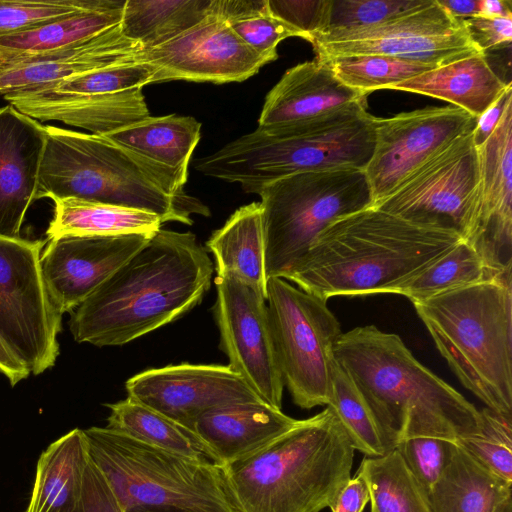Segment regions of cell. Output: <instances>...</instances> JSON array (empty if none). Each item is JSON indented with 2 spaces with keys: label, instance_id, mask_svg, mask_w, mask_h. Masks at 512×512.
I'll return each mask as SVG.
<instances>
[{
  "label": "cell",
  "instance_id": "1",
  "mask_svg": "<svg viewBox=\"0 0 512 512\" xmlns=\"http://www.w3.org/2000/svg\"><path fill=\"white\" fill-rule=\"evenodd\" d=\"M213 271L195 234L160 228L70 312V332L78 343L127 344L197 306Z\"/></svg>",
  "mask_w": 512,
  "mask_h": 512
},
{
  "label": "cell",
  "instance_id": "2",
  "mask_svg": "<svg viewBox=\"0 0 512 512\" xmlns=\"http://www.w3.org/2000/svg\"><path fill=\"white\" fill-rule=\"evenodd\" d=\"M461 240L456 232L415 224L372 206L324 228L283 279L325 300L391 294Z\"/></svg>",
  "mask_w": 512,
  "mask_h": 512
},
{
  "label": "cell",
  "instance_id": "3",
  "mask_svg": "<svg viewBox=\"0 0 512 512\" xmlns=\"http://www.w3.org/2000/svg\"><path fill=\"white\" fill-rule=\"evenodd\" d=\"M333 356L369 405L389 451L413 437L456 441L480 429V410L421 364L397 334L356 327L341 333Z\"/></svg>",
  "mask_w": 512,
  "mask_h": 512
},
{
  "label": "cell",
  "instance_id": "4",
  "mask_svg": "<svg viewBox=\"0 0 512 512\" xmlns=\"http://www.w3.org/2000/svg\"><path fill=\"white\" fill-rule=\"evenodd\" d=\"M35 200L79 198L157 215L162 223H193L209 216L187 194L188 176L142 156L103 135L45 125Z\"/></svg>",
  "mask_w": 512,
  "mask_h": 512
},
{
  "label": "cell",
  "instance_id": "5",
  "mask_svg": "<svg viewBox=\"0 0 512 512\" xmlns=\"http://www.w3.org/2000/svg\"><path fill=\"white\" fill-rule=\"evenodd\" d=\"M354 451L327 406L223 469L240 512H320L351 478Z\"/></svg>",
  "mask_w": 512,
  "mask_h": 512
},
{
  "label": "cell",
  "instance_id": "6",
  "mask_svg": "<svg viewBox=\"0 0 512 512\" xmlns=\"http://www.w3.org/2000/svg\"><path fill=\"white\" fill-rule=\"evenodd\" d=\"M374 145V116L363 100L308 121L258 126L199 158L195 169L256 194L264 185L297 173L365 170Z\"/></svg>",
  "mask_w": 512,
  "mask_h": 512
},
{
  "label": "cell",
  "instance_id": "7",
  "mask_svg": "<svg viewBox=\"0 0 512 512\" xmlns=\"http://www.w3.org/2000/svg\"><path fill=\"white\" fill-rule=\"evenodd\" d=\"M413 305L460 382L512 416V269Z\"/></svg>",
  "mask_w": 512,
  "mask_h": 512
},
{
  "label": "cell",
  "instance_id": "8",
  "mask_svg": "<svg viewBox=\"0 0 512 512\" xmlns=\"http://www.w3.org/2000/svg\"><path fill=\"white\" fill-rule=\"evenodd\" d=\"M89 458L124 510L168 505L190 512H240L222 466L198 462L108 427L83 430Z\"/></svg>",
  "mask_w": 512,
  "mask_h": 512
},
{
  "label": "cell",
  "instance_id": "9",
  "mask_svg": "<svg viewBox=\"0 0 512 512\" xmlns=\"http://www.w3.org/2000/svg\"><path fill=\"white\" fill-rule=\"evenodd\" d=\"M256 194L261 199L267 278H283L329 224L374 205L365 171L355 168L289 175Z\"/></svg>",
  "mask_w": 512,
  "mask_h": 512
},
{
  "label": "cell",
  "instance_id": "10",
  "mask_svg": "<svg viewBox=\"0 0 512 512\" xmlns=\"http://www.w3.org/2000/svg\"><path fill=\"white\" fill-rule=\"evenodd\" d=\"M266 302L283 384L293 402L302 409L328 405L333 346L342 332L327 300L271 277Z\"/></svg>",
  "mask_w": 512,
  "mask_h": 512
},
{
  "label": "cell",
  "instance_id": "11",
  "mask_svg": "<svg viewBox=\"0 0 512 512\" xmlns=\"http://www.w3.org/2000/svg\"><path fill=\"white\" fill-rule=\"evenodd\" d=\"M46 243L0 236V335L33 375L54 366L59 355L62 315L49 297L40 262Z\"/></svg>",
  "mask_w": 512,
  "mask_h": 512
},
{
  "label": "cell",
  "instance_id": "12",
  "mask_svg": "<svg viewBox=\"0 0 512 512\" xmlns=\"http://www.w3.org/2000/svg\"><path fill=\"white\" fill-rule=\"evenodd\" d=\"M473 129L428 160L374 207L415 224L456 232L466 240L474 227L481 196Z\"/></svg>",
  "mask_w": 512,
  "mask_h": 512
},
{
  "label": "cell",
  "instance_id": "13",
  "mask_svg": "<svg viewBox=\"0 0 512 512\" xmlns=\"http://www.w3.org/2000/svg\"><path fill=\"white\" fill-rule=\"evenodd\" d=\"M310 43L315 58L322 60L377 54L435 67L482 53L437 0L379 26L321 32Z\"/></svg>",
  "mask_w": 512,
  "mask_h": 512
},
{
  "label": "cell",
  "instance_id": "14",
  "mask_svg": "<svg viewBox=\"0 0 512 512\" xmlns=\"http://www.w3.org/2000/svg\"><path fill=\"white\" fill-rule=\"evenodd\" d=\"M213 315L228 366L265 403L281 409L284 384L266 300L232 276H216Z\"/></svg>",
  "mask_w": 512,
  "mask_h": 512
},
{
  "label": "cell",
  "instance_id": "15",
  "mask_svg": "<svg viewBox=\"0 0 512 512\" xmlns=\"http://www.w3.org/2000/svg\"><path fill=\"white\" fill-rule=\"evenodd\" d=\"M476 123V117L453 105L374 117L375 145L364 170L374 205Z\"/></svg>",
  "mask_w": 512,
  "mask_h": 512
},
{
  "label": "cell",
  "instance_id": "16",
  "mask_svg": "<svg viewBox=\"0 0 512 512\" xmlns=\"http://www.w3.org/2000/svg\"><path fill=\"white\" fill-rule=\"evenodd\" d=\"M135 61L155 69L151 83L171 80L241 82L268 64L212 12L170 41L142 48L135 54Z\"/></svg>",
  "mask_w": 512,
  "mask_h": 512
},
{
  "label": "cell",
  "instance_id": "17",
  "mask_svg": "<svg viewBox=\"0 0 512 512\" xmlns=\"http://www.w3.org/2000/svg\"><path fill=\"white\" fill-rule=\"evenodd\" d=\"M125 388L127 397L191 431L195 421L209 410L263 402L228 365L170 364L132 376Z\"/></svg>",
  "mask_w": 512,
  "mask_h": 512
},
{
  "label": "cell",
  "instance_id": "18",
  "mask_svg": "<svg viewBox=\"0 0 512 512\" xmlns=\"http://www.w3.org/2000/svg\"><path fill=\"white\" fill-rule=\"evenodd\" d=\"M153 233L63 235L47 240L41 253V270L56 310L61 315L73 311Z\"/></svg>",
  "mask_w": 512,
  "mask_h": 512
},
{
  "label": "cell",
  "instance_id": "19",
  "mask_svg": "<svg viewBox=\"0 0 512 512\" xmlns=\"http://www.w3.org/2000/svg\"><path fill=\"white\" fill-rule=\"evenodd\" d=\"M142 46L126 38L120 24L79 43L43 52L3 49L0 95L23 92L121 63L135 61Z\"/></svg>",
  "mask_w": 512,
  "mask_h": 512
},
{
  "label": "cell",
  "instance_id": "20",
  "mask_svg": "<svg viewBox=\"0 0 512 512\" xmlns=\"http://www.w3.org/2000/svg\"><path fill=\"white\" fill-rule=\"evenodd\" d=\"M481 196L471 234L465 240L493 269L512 267V103L490 137L477 147Z\"/></svg>",
  "mask_w": 512,
  "mask_h": 512
},
{
  "label": "cell",
  "instance_id": "21",
  "mask_svg": "<svg viewBox=\"0 0 512 512\" xmlns=\"http://www.w3.org/2000/svg\"><path fill=\"white\" fill-rule=\"evenodd\" d=\"M45 142L40 121L11 104L0 107V236L20 237L35 201Z\"/></svg>",
  "mask_w": 512,
  "mask_h": 512
},
{
  "label": "cell",
  "instance_id": "22",
  "mask_svg": "<svg viewBox=\"0 0 512 512\" xmlns=\"http://www.w3.org/2000/svg\"><path fill=\"white\" fill-rule=\"evenodd\" d=\"M363 100L367 95L343 84L327 60L315 58L288 69L268 92L258 126L308 121Z\"/></svg>",
  "mask_w": 512,
  "mask_h": 512
},
{
  "label": "cell",
  "instance_id": "23",
  "mask_svg": "<svg viewBox=\"0 0 512 512\" xmlns=\"http://www.w3.org/2000/svg\"><path fill=\"white\" fill-rule=\"evenodd\" d=\"M296 422L265 402H245L205 412L193 432L223 467L265 447Z\"/></svg>",
  "mask_w": 512,
  "mask_h": 512
},
{
  "label": "cell",
  "instance_id": "24",
  "mask_svg": "<svg viewBox=\"0 0 512 512\" xmlns=\"http://www.w3.org/2000/svg\"><path fill=\"white\" fill-rule=\"evenodd\" d=\"M3 97L40 122L57 121L97 135H106L150 116L142 89L58 100H35L15 93Z\"/></svg>",
  "mask_w": 512,
  "mask_h": 512
},
{
  "label": "cell",
  "instance_id": "25",
  "mask_svg": "<svg viewBox=\"0 0 512 512\" xmlns=\"http://www.w3.org/2000/svg\"><path fill=\"white\" fill-rule=\"evenodd\" d=\"M512 86L490 66L487 54L478 53L436 67L389 89L422 94L449 102L478 118Z\"/></svg>",
  "mask_w": 512,
  "mask_h": 512
},
{
  "label": "cell",
  "instance_id": "26",
  "mask_svg": "<svg viewBox=\"0 0 512 512\" xmlns=\"http://www.w3.org/2000/svg\"><path fill=\"white\" fill-rule=\"evenodd\" d=\"M511 487L456 444L427 496L431 512H512Z\"/></svg>",
  "mask_w": 512,
  "mask_h": 512
},
{
  "label": "cell",
  "instance_id": "27",
  "mask_svg": "<svg viewBox=\"0 0 512 512\" xmlns=\"http://www.w3.org/2000/svg\"><path fill=\"white\" fill-rule=\"evenodd\" d=\"M89 460L83 430L73 429L40 455L26 512H75Z\"/></svg>",
  "mask_w": 512,
  "mask_h": 512
},
{
  "label": "cell",
  "instance_id": "28",
  "mask_svg": "<svg viewBox=\"0 0 512 512\" xmlns=\"http://www.w3.org/2000/svg\"><path fill=\"white\" fill-rule=\"evenodd\" d=\"M213 254L216 276H232L266 300L264 234L259 202L237 209L206 242Z\"/></svg>",
  "mask_w": 512,
  "mask_h": 512
},
{
  "label": "cell",
  "instance_id": "29",
  "mask_svg": "<svg viewBox=\"0 0 512 512\" xmlns=\"http://www.w3.org/2000/svg\"><path fill=\"white\" fill-rule=\"evenodd\" d=\"M201 135V123L190 116H148L106 135L120 145L188 176Z\"/></svg>",
  "mask_w": 512,
  "mask_h": 512
},
{
  "label": "cell",
  "instance_id": "30",
  "mask_svg": "<svg viewBox=\"0 0 512 512\" xmlns=\"http://www.w3.org/2000/svg\"><path fill=\"white\" fill-rule=\"evenodd\" d=\"M53 217L46 235H118L152 233L161 219L152 213L79 198L54 199Z\"/></svg>",
  "mask_w": 512,
  "mask_h": 512
},
{
  "label": "cell",
  "instance_id": "31",
  "mask_svg": "<svg viewBox=\"0 0 512 512\" xmlns=\"http://www.w3.org/2000/svg\"><path fill=\"white\" fill-rule=\"evenodd\" d=\"M106 406L110 409L106 427L189 459L220 465L215 455L193 431L157 411L129 397Z\"/></svg>",
  "mask_w": 512,
  "mask_h": 512
},
{
  "label": "cell",
  "instance_id": "32",
  "mask_svg": "<svg viewBox=\"0 0 512 512\" xmlns=\"http://www.w3.org/2000/svg\"><path fill=\"white\" fill-rule=\"evenodd\" d=\"M212 0H126L122 34L142 48L161 45L211 14Z\"/></svg>",
  "mask_w": 512,
  "mask_h": 512
},
{
  "label": "cell",
  "instance_id": "33",
  "mask_svg": "<svg viewBox=\"0 0 512 512\" xmlns=\"http://www.w3.org/2000/svg\"><path fill=\"white\" fill-rule=\"evenodd\" d=\"M356 475L367 485L371 512H431L426 491L396 448L365 457Z\"/></svg>",
  "mask_w": 512,
  "mask_h": 512
},
{
  "label": "cell",
  "instance_id": "34",
  "mask_svg": "<svg viewBox=\"0 0 512 512\" xmlns=\"http://www.w3.org/2000/svg\"><path fill=\"white\" fill-rule=\"evenodd\" d=\"M511 269L491 268L471 244L461 240L426 269L396 287L391 294L403 295L415 303L494 278Z\"/></svg>",
  "mask_w": 512,
  "mask_h": 512
},
{
  "label": "cell",
  "instance_id": "35",
  "mask_svg": "<svg viewBox=\"0 0 512 512\" xmlns=\"http://www.w3.org/2000/svg\"><path fill=\"white\" fill-rule=\"evenodd\" d=\"M126 0H112L103 8L64 17L40 27L0 37V48L17 52H43L92 38L121 23Z\"/></svg>",
  "mask_w": 512,
  "mask_h": 512
},
{
  "label": "cell",
  "instance_id": "36",
  "mask_svg": "<svg viewBox=\"0 0 512 512\" xmlns=\"http://www.w3.org/2000/svg\"><path fill=\"white\" fill-rule=\"evenodd\" d=\"M212 13L268 63L278 58V44L297 32L269 11L267 0H212Z\"/></svg>",
  "mask_w": 512,
  "mask_h": 512
},
{
  "label": "cell",
  "instance_id": "37",
  "mask_svg": "<svg viewBox=\"0 0 512 512\" xmlns=\"http://www.w3.org/2000/svg\"><path fill=\"white\" fill-rule=\"evenodd\" d=\"M344 428L354 450L366 457L388 452L378 423L363 395L335 361L332 366V392L328 405Z\"/></svg>",
  "mask_w": 512,
  "mask_h": 512
},
{
  "label": "cell",
  "instance_id": "38",
  "mask_svg": "<svg viewBox=\"0 0 512 512\" xmlns=\"http://www.w3.org/2000/svg\"><path fill=\"white\" fill-rule=\"evenodd\" d=\"M154 73L155 69L147 63H121L15 94L35 100H58L121 93L142 89L151 83Z\"/></svg>",
  "mask_w": 512,
  "mask_h": 512
},
{
  "label": "cell",
  "instance_id": "39",
  "mask_svg": "<svg viewBox=\"0 0 512 512\" xmlns=\"http://www.w3.org/2000/svg\"><path fill=\"white\" fill-rule=\"evenodd\" d=\"M335 76L345 85L369 95L436 68L394 57L366 54L327 59Z\"/></svg>",
  "mask_w": 512,
  "mask_h": 512
},
{
  "label": "cell",
  "instance_id": "40",
  "mask_svg": "<svg viewBox=\"0 0 512 512\" xmlns=\"http://www.w3.org/2000/svg\"><path fill=\"white\" fill-rule=\"evenodd\" d=\"M480 429L455 442L477 462L512 484V416L483 408Z\"/></svg>",
  "mask_w": 512,
  "mask_h": 512
},
{
  "label": "cell",
  "instance_id": "41",
  "mask_svg": "<svg viewBox=\"0 0 512 512\" xmlns=\"http://www.w3.org/2000/svg\"><path fill=\"white\" fill-rule=\"evenodd\" d=\"M111 2L112 0H0V37L103 8Z\"/></svg>",
  "mask_w": 512,
  "mask_h": 512
},
{
  "label": "cell",
  "instance_id": "42",
  "mask_svg": "<svg viewBox=\"0 0 512 512\" xmlns=\"http://www.w3.org/2000/svg\"><path fill=\"white\" fill-rule=\"evenodd\" d=\"M431 2L432 0H329L325 27L321 32L379 26L413 13Z\"/></svg>",
  "mask_w": 512,
  "mask_h": 512
},
{
  "label": "cell",
  "instance_id": "43",
  "mask_svg": "<svg viewBox=\"0 0 512 512\" xmlns=\"http://www.w3.org/2000/svg\"><path fill=\"white\" fill-rule=\"evenodd\" d=\"M455 446V441L418 436L401 441L395 448L428 494L448 465Z\"/></svg>",
  "mask_w": 512,
  "mask_h": 512
},
{
  "label": "cell",
  "instance_id": "44",
  "mask_svg": "<svg viewBox=\"0 0 512 512\" xmlns=\"http://www.w3.org/2000/svg\"><path fill=\"white\" fill-rule=\"evenodd\" d=\"M270 13L310 42L323 31L329 0H267Z\"/></svg>",
  "mask_w": 512,
  "mask_h": 512
},
{
  "label": "cell",
  "instance_id": "45",
  "mask_svg": "<svg viewBox=\"0 0 512 512\" xmlns=\"http://www.w3.org/2000/svg\"><path fill=\"white\" fill-rule=\"evenodd\" d=\"M471 42L482 53L510 46L512 41V16H474L460 20Z\"/></svg>",
  "mask_w": 512,
  "mask_h": 512
},
{
  "label": "cell",
  "instance_id": "46",
  "mask_svg": "<svg viewBox=\"0 0 512 512\" xmlns=\"http://www.w3.org/2000/svg\"><path fill=\"white\" fill-rule=\"evenodd\" d=\"M75 512H124L105 477L90 458Z\"/></svg>",
  "mask_w": 512,
  "mask_h": 512
},
{
  "label": "cell",
  "instance_id": "47",
  "mask_svg": "<svg viewBox=\"0 0 512 512\" xmlns=\"http://www.w3.org/2000/svg\"><path fill=\"white\" fill-rule=\"evenodd\" d=\"M369 500L365 481L356 475L342 487L329 508L332 512H363Z\"/></svg>",
  "mask_w": 512,
  "mask_h": 512
},
{
  "label": "cell",
  "instance_id": "48",
  "mask_svg": "<svg viewBox=\"0 0 512 512\" xmlns=\"http://www.w3.org/2000/svg\"><path fill=\"white\" fill-rule=\"evenodd\" d=\"M512 103V86L508 87L498 99L477 118V123L473 129V142L476 147H480L493 133L498 125L506 107Z\"/></svg>",
  "mask_w": 512,
  "mask_h": 512
},
{
  "label": "cell",
  "instance_id": "49",
  "mask_svg": "<svg viewBox=\"0 0 512 512\" xmlns=\"http://www.w3.org/2000/svg\"><path fill=\"white\" fill-rule=\"evenodd\" d=\"M0 373L4 374L12 386L26 379L30 374L27 367L9 348L0 335Z\"/></svg>",
  "mask_w": 512,
  "mask_h": 512
},
{
  "label": "cell",
  "instance_id": "50",
  "mask_svg": "<svg viewBox=\"0 0 512 512\" xmlns=\"http://www.w3.org/2000/svg\"><path fill=\"white\" fill-rule=\"evenodd\" d=\"M456 20L471 18L480 14L481 0H437Z\"/></svg>",
  "mask_w": 512,
  "mask_h": 512
},
{
  "label": "cell",
  "instance_id": "51",
  "mask_svg": "<svg viewBox=\"0 0 512 512\" xmlns=\"http://www.w3.org/2000/svg\"><path fill=\"white\" fill-rule=\"evenodd\" d=\"M512 2L510 0H481L480 14L482 17L512 16Z\"/></svg>",
  "mask_w": 512,
  "mask_h": 512
},
{
  "label": "cell",
  "instance_id": "52",
  "mask_svg": "<svg viewBox=\"0 0 512 512\" xmlns=\"http://www.w3.org/2000/svg\"><path fill=\"white\" fill-rule=\"evenodd\" d=\"M124 512H190L168 505H138L130 507Z\"/></svg>",
  "mask_w": 512,
  "mask_h": 512
},
{
  "label": "cell",
  "instance_id": "53",
  "mask_svg": "<svg viewBox=\"0 0 512 512\" xmlns=\"http://www.w3.org/2000/svg\"><path fill=\"white\" fill-rule=\"evenodd\" d=\"M3 51L4 50L2 48H0V58H1L2 54H3Z\"/></svg>",
  "mask_w": 512,
  "mask_h": 512
}]
</instances>
